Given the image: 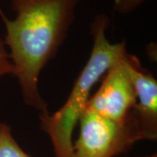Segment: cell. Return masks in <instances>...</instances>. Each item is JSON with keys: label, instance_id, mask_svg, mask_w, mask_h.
Returning <instances> with one entry per match:
<instances>
[{"label": "cell", "instance_id": "cell-1", "mask_svg": "<svg viewBox=\"0 0 157 157\" xmlns=\"http://www.w3.org/2000/svg\"><path fill=\"white\" fill-rule=\"evenodd\" d=\"M79 0H11L16 17L1 12L6 26L4 43L9 48L12 74L27 107L49 113L39 89V75L67 37Z\"/></svg>", "mask_w": 157, "mask_h": 157}, {"label": "cell", "instance_id": "cell-2", "mask_svg": "<svg viewBox=\"0 0 157 157\" xmlns=\"http://www.w3.org/2000/svg\"><path fill=\"white\" fill-rule=\"evenodd\" d=\"M110 20L106 14H97L90 24L93 47L78 74L67 100L58 111L40 115V127L50 138L55 157H71L73 130L84 113L92 90L107 70L128 52L125 41L111 43L107 38Z\"/></svg>", "mask_w": 157, "mask_h": 157}, {"label": "cell", "instance_id": "cell-3", "mask_svg": "<svg viewBox=\"0 0 157 157\" xmlns=\"http://www.w3.org/2000/svg\"><path fill=\"white\" fill-rule=\"evenodd\" d=\"M78 122L79 134L71 157H117L141 141L128 120L119 124L86 109Z\"/></svg>", "mask_w": 157, "mask_h": 157}, {"label": "cell", "instance_id": "cell-4", "mask_svg": "<svg viewBox=\"0 0 157 157\" xmlns=\"http://www.w3.org/2000/svg\"><path fill=\"white\" fill-rule=\"evenodd\" d=\"M126 54L106 72L99 89L91 95L86 107L119 124L128 122L129 113L136 103L135 87L125 62Z\"/></svg>", "mask_w": 157, "mask_h": 157}, {"label": "cell", "instance_id": "cell-5", "mask_svg": "<svg viewBox=\"0 0 157 157\" xmlns=\"http://www.w3.org/2000/svg\"><path fill=\"white\" fill-rule=\"evenodd\" d=\"M125 62L132 78L136 103L129 113L128 121L140 140H157V81L140 65L135 55L125 56Z\"/></svg>", "mask_w": 157, "mask_h": 157}, {"label": "cell", "instance_id": "cell-6", "mask_svg": "<svg viewBox=\"0 0 157 157\" xmlns=\"http://www.w3.org/2000/svg\"><path fill=\"white\" fill-rule=\"evenodd\" d=\"M0 157H31L11 134L10 126L0 121Z\"/></svg>", "mask_w": 157, "mask_h": 157}, {"label": "cell", "instance_id": "cell-7", "mask_svg": "<svg viewBox=\"0 0 157 157\" xmlns=\"http://www.w3.org/2000/svg\"><path fill=\"white\" fill-rule=\"evenodd\" d=\"M147 0H114L113 10L122 15H127L135 11Z\"/></svg>", "mask_w": 157, "mask_h": 157}, {"label": "cell", "instance_id": "cell-8", "mask_svg": "<svg viewBox=\"0 0 157 157\" xmlns=\"http://www.w3.org/2000/svg\"><path fill=\"white\" fill-rule=\"evenodd\" d=\"M140 157H157L156 154H152L149 155H144V156H140Z\"/></svg>", "mask_w": 157, "mask_h": 157}]
</instances>
